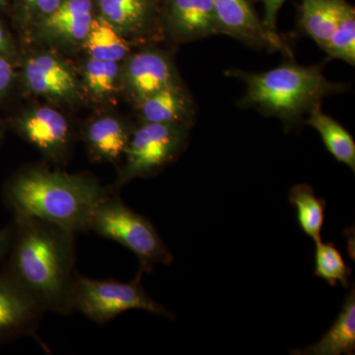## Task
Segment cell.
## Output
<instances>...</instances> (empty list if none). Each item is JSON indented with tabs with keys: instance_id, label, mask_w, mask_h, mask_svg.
<instances>
[{
	"instance_id": "cell-1",
	"label": "cell",
	"mask_w": 355,
	"mask_h": 355,
	"mask_svg": "<svg viewBox=\"0 0 355 355\" xmlns=\"http://www.w3.org/2000/svg\"><path fill=\"white\" fill-rule=\"evenodd\" d=\"M13 241L9 279L44 313L71 314L76 233L35 217L16 216Z\"/></svg>"
},
{
	"instance_id": "cell-2",
	"label": "cell",
	"mask_w": 355,
	"mask_h": 355,
	"mask_svg": "<svg viewBox=\"0 0 355 355\" xmlns=\"http://www.w3.org/2000/svg\"><path fill=\"white\" fill-rule=\"evenodd\" d=\"M112 193L92 178L32 167L13 180L8 200L16 216L35 217L76 234L88 231L95 207Z\"/></svg>"
},
{
	"instance_id": "cell-3",
	"label": "cell",
	"mask_w": 355,
	"mask_h": 355,
	"mask_svg": "<svg viewBox=\"0 0 355 355\" xmlns=\"http://www.w3.org/2000/svg\"><path fill=\"white\" fill-rule=\"evenodd\" d=\"M246 83L242 106L254 107L266 116H277L287 128L296 125L304 114L321 107L326 96L345 86L324 77L321 67L286 64L265 72L232 71Z\"/></svg>"
},
{
	"instance_id": "cell-4",
	"label": "cell",
	"mask_w": 355,
	"mask_h": 355,
	"mask_svg": "<svg viewBox=\"0 0 355 355\" xmlns=\"http://www.w3.org/2000/svg\"><path fill=\"white\" fill-rule=\"evenodd\" d=\"M88 230L130 250L139 259L144 273L153 272L157 265L169 266L174 260L153 224L128 207L114 191L98 203Z\"/></svg>"
},
{
	"instance_id": "cell-5",
	"label": "cell",
	"mask_w": 355,
	"mask_h": 355,
	"mask_svg": "<svg viewBox=\"0 0 355 355\" xmlns=\"http://www.w3.org/2000/svg\"><path fill=\"white\" fill-rule=\"evenodd\" d=\"M144 272L139 270L130 282L114 279H93L76 272L72 289V309L98 324L108 323L128 310L147 311L153 314L171 318L164 306L147 294L141 284Z\"/></svg>"
},
{
	"instance_id": "cell-6",
	"label": "cell",
	"mask_w": 355,
	"mask_h": 355,
	"mask_svg": "<svg viewBox=\"0 0 355 355\" xmlns=\"http://www.w3.org/2000/svg\"><path fill=\"white\" fill-rule=\"evenodd\" d=\"M191 125L144 123L132 133L116 188L160 171L186 146Z\"/></svg>"
},
{
	"instance_id": "cell-7",
	"label": "cell",
	"mask_w": 355,
	"mask_h": 355,
	"mask_svg": "<svg viewBox=\"0 0 355 355\" xmlns=\"http://www.w3.org/2000/svg\"><path fill=\"white\" fill-rule=\"evenodd\" d=\"M214 6L220 34L250 46L279 51L292 57L277 33L268 30L258 17L250 0H214Z\"/></svg>"
},
{
	"instance_id": "cell-8",
	"label": "cell",
	"mask_w": 355,
	"mask_h": 355,
	"mask_svg": "<svg viewBox=\"0 0 355 355\" xmlns=\"http://www.w3.org/2000/svg\"><path fill=\"white\" fill-rule=\"evenodd\" d=\"M123 83L137 103L159 90L182 85L171 60L165 53L146 50L128 58L123 70Z\"/></svg>"
},
{
	"instance_id": "cell-9",
	"label": "cell",
	"mask_w": 355,
	"mask_h": 355,
	"mask_svg": "<svg viewBox=\"0 0 355 355\" xmlns=\"http://www.w3.org/2000/svg\"><path fill=\"white\" fill-rule=\"evenodd\" d=\"M165 16L172 36L180 41L220 34L214 0H167Z\"/></svg>"
},
{
	"instance_id": "cell-10",
	"label": "cell",
	"mask_w": 355,
	"mask_h": 355,
	"mask_svg": "<svg viewBox=\"0 0 355 355\" xmlns=\"http://www.w3.org/2000/svg\"><path fill=\"white\" fill-rule=\"evenodd\" d=\"M26 139L44 155L60 161L67 155L71 139L69 121L57 110L43 107L33 110L20 123Z\"/></svg>"
},
{
	"instance_id": "cell-11",
	"label": "cell",
	"mask_w": 355,
	"mask_h": 355,
	"mask_svg": "<svg viewBox=\"0 0 355 355\" xmlns=\"http://www.w3.org/2000/svg\"><path fill=\"white\" fill-rule=\"evenodd\" d=\"M44 311L10 279H0V338L36 335Z\"/></svg>"
},
{
	"instance_id": "cell-12",
	"label": "cell",
	"mask_w": 355,
	"mask_h": 355,
	"mask_svg": "<svg viewBox=\"0 0 355 355\" xmlns=\"http://www.w3.org/2000/svg\"><path fill=\"white\" fill-rule=\"evenodd\" d=\"M24 76L28 87L36 94L57 99H72L77 94V80L71 69L62 60L41 53L25 64Z\"/></svg>"
},
{
	"instance_id": "cell-13",
	"label": "cell",
	"mask_w": 355,
	"mask_h": 355,
	"mask_svg": "<svg viewBox=\"0 0 355 355\" xmlns=\"http://www.w3.org/2000/svg\"><path fill=\"white\" fill-rule=\"evenodd\" d=\"M92 0H62L60 6L41 20V34L69 44L84 43L93 21Z\"/></svg>"
},
{
	"instance_id": "cell-14",
	"label": "cell",
	"mask_w": 355,
	"mask_h": 355,
	"mask_svg": "<svg viewBox=\"0 0 355 355\" xmlns=\"http://www.w3.org/2000/svg\"><path fill=\"white\" fill-rule=\"evenodd\" d=\"M101 17L123 36H144L157 19L156 0H99Z\"/></svg>"
},
{
	"instance_id": "cell-15",
	"label": "cell",
	"mask_w": 355,
	"mask_h": 355,
	"mask_svg": "<svg viewBox=\"0 0 355 355\" xmlns=\"http://www.w3.org/2000/svg\"><path fill=\"white\" fill-rule=\"evenodd\" d=\"M144 123L191 125L195 106L182 85L159 90L139 103Z\"/></svg>"
},
{
	"instance_id": "cell-16",
	"label": "cell",
	"mask_w": 355,
	"mask_h": 355,
	"mask_svg": "<svg viewBox=\"0 0 355 355\" xmlns=\"http://www.w3.org/2000/svg\"><path fill=\"white\" fill-rule=\"evenodd\" d=\"M355 352V289L352 288L345 298L340 315L314 345L302 349L291 350L295 355H340L354 354Z\"/></svg>"
},
{
	"instance_id": "cell-17",
	"label": "cell",
	"mask_w": 355,
	"mask_h": 355,
	"mask_svg": "<svg viewBox=\"0 0 355 355\" xmlns=\"http://www.w3.org/2000/svg\"><path fill=\"white\" fill-rule=\"evenodd\" d=\"M347 4L345 0H302L301 27L322 50H326Z\"/></svg>"
},
{
	"instance_id": "cell-18",
	"label": "cell",
	"mask_w": 355,
	"mask_h": 355,
	"mask_svg": "<svg viewBox=\"0 0 355 355\" xmlns=\"http://www.w3.org/2000/svg\"><path fill=\"white\" fill-rule=\"evenodd\" d=\"M130 135L127 127L113 116H103L86 128V144L96 159L116 162L125 156Z\"/></svg>"
},
{
	"instance_id": "cell-19",
	"label": "cell",
	"mask_w": 355,
	"mask_h": 355,
	"mask_svg": "<svg viewBox=\"0 0 355 355\" xmlns=\"http://www.w3.org/2000/svg\"><path fill=\"white\" fill-rule=\"evenodd\" d=\"M306 123L315 128L324 146L336 160L355 171V144L350 133L340 123L322 112L321 107L308 114Z\"/></svg>"
},
{
	"instance_id": "cell-20",
	"label": "cell",
	"mask_w": 355,
	"mask_h": 355,
	"mask_svg": "<svg viewBox=\"0 0 355 355\" xmlns=\"http://www.w3.org/2000/svg\"><path fill=\"white\" fill-rule=\"evenodd\" d=\"M289 202L296 209L299 226L315 243L322 241L321 232L326 202L317 198L309 184H296L289 193Z\"/></svg>"
},
{
	"instance_id": "cell-21",
	"label": "cell",
	"mask_w": 355,
	"mask_h": 355,
	"mask_svg": "<svg viewBox=\"0 0 355 355\" xmlns=\"http://www.w3.org/2000/svg\"><path fill=\"white\" fill-rule=\"evenodd\" d=\"M84 44L91 58L108 62H120L130 51L125 36L102 17L93 19Z\"/></svg>"
},
{
	"instance_id": "cell-22",
	"label": "cell",
	"mask_w": 355,
	"mask_h": 355,
	"mask_svg": "<svg viewBox=\"0 0 355 355\" xmlns=\"http://www.w3.org/2000/svg\"><path fill=\"white\" fill-rule=\"evenodd\" d=\"M315 244V275L326 280L331 286L340 284L345 288L349 287L352 270L345 265L338 250L331 243L320 241Z\"/></svg>"
},
{
	"instance_id": "cell-23",
	"label": "cell",
	"mask_w": 355,
	"mask_h": 355,
	"mask_svg": "<svg viewBox=\"0 0 355 355\" xmlns=\"http://www.w3.org/2000/svg\"><path fill=\"white\" fill-rule=\"evenodd\" d=\"M324 51L331 58L355 64V10L349 3Z\"/></svg>"
},
{
	"instance_id": "cell-24",
	"label": "cell",
	"mask_w": 355,
	"mask_h": 355,
	"mask_svg": "<svg viewBox=\"0 0 355 355\" xmlns=\"http://www.w3.org/2000/svg\"><path fill=\"white\" fill-rule=\"evenodd\" d=\"M119 74L118 62L90 58L84 69V83L95 97H106L116 90Z\"/></svg>"
},
{
	"instance_id": "cell-25",
	"label": "cell",
	"mask_w": 355,
	"mask_h": 355,
	"mask_svg": "<svg viewBox=\"0 0 355 355\" xmlns=\"http://www.w3.org/2000/svg\"><path fill=\"white\" fill-rule=\"evenodd\" d=\"M24 2L32 14L42 20L53 13L62 0H24Z\"/></svg>"
},
{
	"instance_id": "cell-26",
	"label": "cell",
	"mask_w": 355,
	"mask_h": 355,
	"mask_svg": "<svg viewBox=\"0 0 355 355\" xmlns=\"http://www.w3.org/2000/svg\"><path fill=\"white\" fill-rule=\"evenodd\" d=\"M286 1V0H263L265 17L263 22L270 31H275L277 29V14Z\"/></svg>"
},
{
	"instance_id": "cell-27",
	"label": "cell",
	"mask_w": 355,
	"mask_h": 355,
	"mask_svg": "<svg viewBox=\"0 0 355 355\" xmlns=\"http://www.w3.org/2000/svg\"><path fill=\"white\" fill-rule=\"evenodd\" d=\"M12 65L9 64L6 58H0V92L6 90L12 81Z\"/></svg>"
},
{
	"instance_id": "cell-28",
	"label": "cell",
	"mask_w": 355,
	"mask_h": 355,
	"mask_svg": "<svg viewBox=\"0 0 355 355\" xmlns=\"http://www.w3.org/2000/svg\"><path fill=\"white\" fill-rule=\"evenodd\" d=\"M9 240H10V235L8 233H0V254H3V252L6 251L9 245Z\"/></svg>"
},
{
	"instance_id": "cell-29",
	"label": "cell",
	"mask_w": 355,
	"mask_h": 355,
	"mask_svg": "<svg viewBox=\"0 0 355 355\" xmlns=\"http://www.w3.org/2000/svg\"><path fill=\"white\" fill-rule=\"evenodd\" d=\"M7 49V41L6 35L2 31L1 27H0V51H6Z\"/></svg>"
},
{
	"instance_id": "cell-30",
	"label": "cell",
	"mask_w": 355,
	"mask_h": 355,
	"mask_svg": "<svg viewBox=\"0 0 355 355\" xmlns=\"http://www.w3.org/2000/svg\"><path fill=\"white\" fill-rule=\"evenodd\" d=\"M3 1H6V0H0V3H1V2H3Z\"/></svg>"
}]
</instances>
